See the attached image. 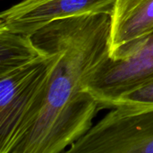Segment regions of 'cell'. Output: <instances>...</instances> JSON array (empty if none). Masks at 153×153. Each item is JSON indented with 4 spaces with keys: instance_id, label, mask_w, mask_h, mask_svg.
I'll return each instance as SVG.
<instances>
[{
    "instance_id": "1",
    "label": "cell",
    "mask_w": 153,
    "mask_h": 153,
    "mask_svg": "<svg viewBox=\"0 0 153 153\" xmlns=\"http://www.w3.org/2000/svg\"><path fill=\"white\" fill-rule=\"evenodd\" d=\"M111 16L90 13L55 20L31 38L53 63L39 115L14 153H60L92 126L101 109L89 91L109 57Z\"/></svg>"
},
{
    "instance_id": "2",
    "label": "cell",
    "mask_w": 153,
    "mask_h": 153,
    "mask_svg": "<svg viewBox=\"0 0 153 153\" xmlns=\"http://www.w3.org/2000/svg\"><path fill=\"white\" fill-rule=\"evenodd\" d=\"M43 51L36 61L0 75V153H14L42 108L53 63Z\"/></svg>"
},
{
    "instance_id": "3",
    "label": "cell",
    "mask_w": 153,
    "mask_h": 153,
    "mask_svg": "<svg viewBox=\"0 0 153 153\" xmlns=\"http://www.w3.org/2000/svg\"><path fill=\"white\" fill-rule=\"evenodd\" d=\"M65 152L153 153V108H112Z\"/></svg>"
},
{
    "instance_id": "4",
    "label": "cell",
    "mask_w": 153,
    "mask_h": 153,
    "mask_svg": "<svg viewBox=\"0 0 153 153\" xmlns=\"http://www.w3.org/2000/svg\"><path fill=\"white\" fill-rule=\"evenodd\" d=\"M153 81V30L131 56L113 60L108 57L96 72L89 91L101 109L112 108L125 95Z\"/></svg>"
},
{
    "instance_id": "5",
    "label": "cell",
    "mask_w": 153,
    "mask_h": 153,
    "mask_svg": "<svg viewBox=\"0 0 153 153\" xmlns=\"http://www.w3.org/2000/svg\"><path fill=\"white\" fill-rule=\"evenodd\" d=\"M117 0H22L2 11L0 29L31 35L49 22L90 13L111 15Z\"/></svg>"
},
{
    "instance_id": "6",
    "label": "cell",
    "mask_w": 153,
    "mask_h": 153,
    "mask_svg": "<svg viewBox=\"0 0 153 153\" xmlns=\"http://www.w3.org/2000/svg\"><path fill=\"white\" fill-rule=\"evenodd\" d=\"M110 16L109 57L127 58L153 30V0H117Z\"/></svg>"
},
{
    "instance_id": "7",
    "label": "cell",
    "mask_w": 153,
    "mask_h": 153,
    "mask_svg": "<svg viewBox=\"0 0 153 153\" xmlns=\"http://www.w3.org/2000/svg\"><path fill=\"white\" fill-rule=\"evenodd\" d=\"M44 55L31 35L0 29V75L23 67Z\"/></svg>"
},
{
    "instance_id": "8",
    "label": "cell",
    "mask_w": 153,
    "mask_h": 153,
    "mask_svg": "<svg viewBox=\"0 0 153 153\" xmlns=\"http://www.w3.org/2000/svg\"><path fill=\"white\" fill-rule=\"evenodd\" d=\"M114 107L133 111L153 108V81L123 96Z\"/></svg>"
}]
</instances>
